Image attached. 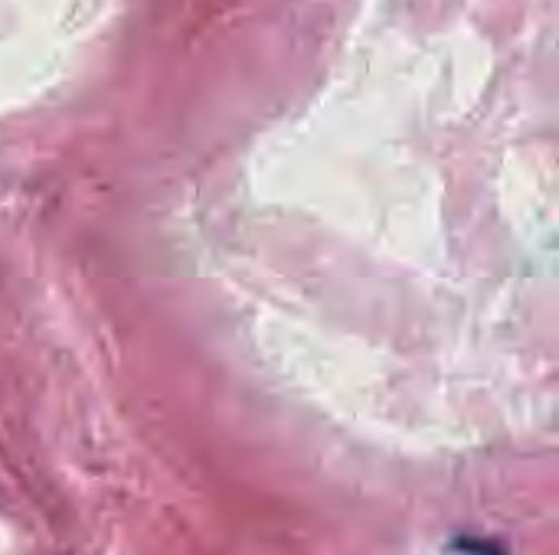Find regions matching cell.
I'll return each mask as SVG.
<instances>
[{"label":"cell","mask_w":559,"mask_h":555,"mask_svg":"<svg viewBox=\"0 0 559 555\" xmlns=\"http://www.w3.org/2000/svg\"><path fill=\"white\" fill-rule=\"evenodd\" d=\"M459 550L465 555H508V550L491 540H459Z\"/></svg>","instance_id":"6da1fadb"}]
</instances>
